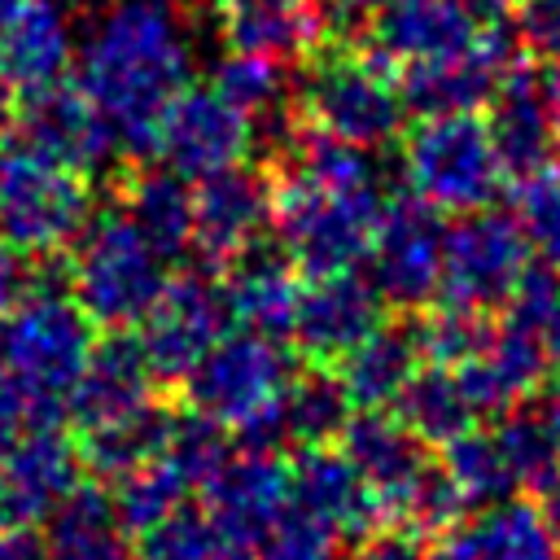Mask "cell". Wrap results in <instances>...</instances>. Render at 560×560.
Returning a JSON list of instances; mask_svg holds the SVG:
<instances>
[{"label":"cell","mask_w":560,"mask_h":560,"mask_svg":"<svg viewBox=\"0 0 560 560\" xmlns=\"http://www.w3.org/2000/svg\"><path fill=\"white\" fill-rule=\"evenodd\" d=\"M192 74V26L179 0H105L74 44V88L105 114L122 153H149L166 101Z\"/></svg>","instance_id":"1"},{"label":"cell","mask_w":560,"mask_h":560,"mask_svg":"<svg viewBox=\"0 0 560 560\" xmlns=\"http://www.w3.org/2000/svg\"><path fill=\"white\" fill-rule=\"evenodd\" d=\"M0 560H48L44 556V538L35 534V525L0 529Z\"/></svg>","instance_id":"44"},{"label":"cell","mask_w":560,"mask_h":560,"mask_svg":"<svg viewBox=\"0 0 560 560\" xmlns=\"http://www.w3.org/2000/svg\"><path fill=\"white\" fill-rule=\"evenodd\" d=\"M276 206V179L262 166L232 162L223 171H210L192 179V236L188 249H197L206 262H228L254 241L267 236Z\"/></svg>","instance_id":"13"},{"label":"cell","mask_w":560,"mask_h":560,"mask_svg":"<svg viewBox=\"0 0 560 560\" xmlns=\"http://www.w3.org/2000/svg\"><path fill=\"white\" fill-rule=\"evenodd\" d=\"M254 140H258V122L241 105H232L214 83H197V88L184 83L158 114L149 153L166 171H175L192 184L210 171L245 162Z\"/></svg>","instance_id":"9"},{"label":"cell","mask_w":560,"mask_h":560,"mask_svg":"<svg viewBox=\"0 0 560 560\" xmlns=\"http://www.w3.org/2000/svg\"><path fill=\"white\" fill-rule=\"evenodd\" d=\"M289 372H293V359L280 346V337L223 328L179 385H184L188 411L214 420L219 429H241L280 394Z\"/></svg>","instance_id":"7"},{"label":"cell","mask_w":560,"mask_h":560,"mask_svg":"<svg viewBox=\"0 0 560 560\" xmlns=\"http://www.w3.org/2000/svg\"><path fill=\"white\" fill-rule=\"evenodd\" d=\"M359 560H433V556H424V551H420V538H416V534L389 529V534L372 538V542L363 547V556H359Z\"/></svg>","instance_id":"43"},{"label":"cell","mask_w":560,"mask_h":560,"mask_svg":"<svg viewBox=\"0 0 560 560\" xmlns=\"http://www.w3.org/2000/svg\"><path fill=\"white\" fill-rule=\"evenodd\" d=\"M486 131H490L508 175L547 166L560 144L551 96H547V74H538L529 66H508L499 88L486 101Z\"/></svg>","instance_id":"19"},{"label":"cell","mask_w":560,"mask_h":560,"mask_svg":"<svg viewBox=\"0 0 560 560\" xmlns=\"http://www.w3.org/2000/svg\"><path fill=\"white\" fill-rule=\"evenodd\" d=\"M109 494H114V508H118L122 525H127L131 534H144V529H153L162 516H171L179 503H188L192 486L158 455V459L131 468L127 477H118V486H114Z\"/></svg>","instance_id":"36"},{"label":"cell","mask_w":560,"mask_h":560,"mask_svg":"<svg viewBox=\"0 0 560 560\" xmlns=\"http://www.w3.org/2000/svg\"><path fill=\"white\" fill-rule=\"evenodd\" d=\"M516 44L560 66V0H516Z\"/></svg>","instance_id":"41"},{"label":"cell","mask_w":560,"mask_h":560,"mask_svg":"<svg viewBox=\"0 0 560 560\" xmlns=\"http://www.w3.org/2000/svg\"><path fill=\"white\" fill-rule=\"evenodd\" d=\"M337 451L354 464V472L372 490V499L381 508V525L389 521L398 499L420 481V472L433 464L424 442L385 407H359V416H350L341 424Z\"/></svg>","instance_id":"18"},{"label":"cell","mask_w":560,"mask_h":560,"mask_svg":"<svg viewBox=\"0 0 560 560\" xmlns=\"http://www.w3.org/2000/svg\"><path fill=\"white\" fill-rule=\"evenodd\" d=\"M13 118H18V96H13V83L0 74V140H9Z\"/></svg>","instance_id":"47"},{"label":"cell","mask_w":560,"mask_h":560,"mask_svg":"<svg viewBox=\"0 0 560 560\" xmlns=\"http://www.w3.org/2000/svg\"><path fill=\"white\" fill-rule=\"evenodd\" d=\"M464 4H468L481 22H490V18H499V13H503L508 4H516V0H464Z\"/></svg>","instance_id":"49"},{"label":"cell","mask_w":560,"mask_h":560,"mask_svg":"<svg viewBox=\"0 0 560 560\" xmlns=\"http://www.w3.org/2000/svg\"><path fill=\"white\" fill-rule=\"evenodd\" d=\"M192 560H254V551H249L245 542H236V538H219L214 547H206V551L192 556Z\"/></svg>","instance_id":"46"},{"label":"cell","mask_w":560,"mask_h":560,"mask_svg":"<svg viewBox=\"0 0 560 560\" xmlns=\"http://www.w3.org/2000/svg\"><path fill=\"white\" fill-rule=\"evenodd\" d=\"M394 416L424 442V446H446L451 438H459L464 429L481 424L472 398H468V385L459 376V368H446V363H429V368H416L411 381L398 389V398L389 402Z\"/></svg>","instance_id":"30"},{"label":"cell","mask_w":560,"mask_h":560,"mask_svg":"<svg viewBox=\"0 0 560 560\" xmlns=\"http://www.w3.org/2000/svg\"><path fill=\"white\" fill-rule=\"evenodd\" d=\"M118 210L158 245V254L166 262H179L188 254V236H192V188L184 175L166 171L162 162L149 171H136L122 188Z\"/></svg>","instance_id":"32"},{"label":"cell","mask_w":560,"mask_h":560,"mask_svg":"<svg viewBox=\"0 0 560 560\" xmlns=\"http://www.w3.org/2000/svg\"><path fill=\"white\" fill-rule=\"evenodd\" d=\"M542 494H547V503H542V516H547V525H551V529H556V538H560V477H556V481H551Z\"/></svg>","instance_id":"48"},{"label":"cell","mask_w":560,"mask_h":560,"mask_svg":"<svg viewBox=\"0 0 560 560\" xmlns=\"http://www.w3.org/2000/svg\"><path fill=\"white\" fill-rule=\"evenodd\" d=\"M302 118L346 144L359 149H385L402 122L407 105L398 92V79L376 61L372 52H324L306 66L298 83Z\"/></svg>","instance_id":"6"},{"label":"cell","mask_w":560,"mask_h":560,"mask_svg":"<svg viewBox=\"0 0 560 560\" xmlns=\"http://www.w3.org/2000/svg\"><path fill=\"white\" fill-rule=\"evenodd\" d=\"M79 446L57 420H35L0 455V521L39 525L79 486Z\"/></svg>","instance_id":"16"},{"label":"cell","mask_w":560,"mask_h":560,"mask_svg":"<svg viewBox=\"0 0 560 560\" xmlns=\"http://www.w3.org/2000/svg\"><path fill=\"white\" fill-rule=\"evenodd\" d=\"M26 424H35V420H31V407H26V398L13 389V381L0 372V455L18 442V433H22Z\"/></svg>","instance_id":"42"},{"label":"cell","mask_w":560,"mask_h":560,"mask_svg":"<svg viewBox=\"0 0 560 560\" xmlns=\"http://www.w3.org/2000/svg\"><path fill=\"white\" fill-rule=\"evenodd\" d=\"M442 236H446L442 210H433L416 192L381 206L363 262H368V284L381 293L385 306L420 311L424 302L438 298Z\"/></svg>","instance_id":"10"},{"label":"cell","mask_w":560,"mask_h":560,"mask_svg":"<svg viewBox=\"0 0 560 560\" xmlns=\"http://www.w3.org/2000/svg\"><path fill=\"white\" fill-rule=\"evenodd\" d=\"M228 276L219 280L223 302H228V319H236V328L249 332H267V337H289V319H293V302H298V267L289 262V254L271 241H254L249 249H241L236 258L223 262Z\"/></svg>","instance_id":"25"},{"label":"cell","mask_w":560,"mask_h":560,"mask_svg":"<svg viewBox=\"0 0 560 560\" xmlns=\"http://www.w3.org/2000/svg\"><path fill=\"white\" fill-rule=\"evenodd\" d=\"M39 525L48 560H131V529L101 486H74Z\"/></svg>","instance_id":"28"},{"label":"cell","mask_w":560,"mask_h":560,"mask_svg":"<svg viewBox=\"0 0 560 560\" xmlns=\"http://www.w3.org/2000/svg\"><path fill=\"white\" fill-rule=\"evenodd\" d=\"M385 315L381 293L368 284V276L350 271H319L298 284L289 341L319 368L337 363L359 337H368Z\"/></svg>","instance_id":"15"},{"label":"cell","mask_w":560,"mask_h":560,"mask_svg":"<svg viewBox=\"0 0 560 560\" xmlns=\"http://www.w3.org/2000/svg\"><path fill=\"white\" fill-rule=\"evenodd\" d=\"M346 542L350 538L332 521H324L293 494H284V503L267 516V525L249 538L254 560H341Z\"/></svg>","instance_id":"34"},{"label":"cell","mask_w":560,"mask_h":560,"mask_svg":"<svg viewBox=\"0 0 560 560\" xmlns=\"http://www.w3.org/2000/svg\"><path fill=\"white\" fill-rule=\"evenodd\" d=\"M214 31L228 52L289 66L324 44L328 13L319 0H214Z\"/></svg>","instance_id":"20"},{"label":"cell","mask_w":560,"mask_h":560,"mask_svg":"<svg viewBox=\"0 0 560 560\" xmlns=\"http://www.w3.org/2000/svg\"><path fill=\"white\" fill-rule=\"evenodd\" d=\"M416 346H420V359L429 363H468L477 359L486 346H490V315L486 311H468V306H455V302H442L438 311H429L416 328Z\"/></svg>","instance_id":"38"},{"label":"cell","mask_w":560,"mask_h":560,"mask_svg":"<svg viewBox=\"0 0 560 560\" xmlns=\"http://www.w3.org/2000/svg\"><path fill=\"white\" fill-rule=\"evenodd\" d=\"M289 494L311 512H319L324 521H332L346 538H359L372 525H381V508L372 490L363 486L354 464L328 442L298 451V464L289 468Z\"/></svg>","instance_id":"27"},{"label":"cell","mask_w":560,"mask_h":560,"mask_svg":"<svg viewBox=\"0 0 560 560\" xmlns=\"http://www.w3.org/2000/svg\"><path fill=\"white\" fill-rule=\"evenodd\" d=\"M512 219H516L529 254L547 267H560V166L556 162L516 175Z\"/></svg>","instance_id":"35"},{"label":"cell","mask_w":560,"mask_h":560,"mask_svg":"<svg viewBox=\"0 0 560 560\" xmlns=\"http://www.w3.org/2000/svg\"><path fill=\"white\" fill-rule=\"evenodd\" d=\"M289 494V464L271 451H254L245 446L241 455L228 451V459L214 468V477L201 486L206 512L210 521L249 547V538L267 525V516L284 503Z\"/></svg>","instance_id":"24"},{"label":"cell","mask_w":560,"mask_h":560,"mask_svg":"<svg viewBox=\"0 0 560 560\" xmlns=\"http://www.w3.org/2000/svg\"><path fill=\"white\" fill-rule=\"evenodd\" d=\"M70 245L66 289L101 328H136L171 280V262L118 206L88 214Z\"/></svg>","instance_id":"3"},{"label":"cell","mask_w":560,"mask_h":560,"mask_svg":"<svg viewBox=\"0 0 560 560\" xmlns=\"http://www.w3.org/2000/svg\"><path fill=\"white\" fill-rule=\"evenodd\" d=\"M529 258L534 254L512 214H499L490 206L468 210L455 223H446L438 293H442V302L490 315V311L508 306L521 276L529 271Z\"/></svg>","instance_id":"8"},{"label":"cell","mask_w":560,"mask_h":560,"mask_svg":"<svg viewBox=\"0 0 560 560\" xmlns=\"http://www.w3.org/2000/svg\"><path fill=\"white\" fill-rule=\"evenodd\" d=\"M433 560H560V538L547 525L542 508L516 494L459 516Z\"/></svg>","instance_id":"23"},{"label":"cell","mask_w":560,"mask_h":560,"mask_svg":"<svg viewBox=\"0 0 560 560\" xmlns=\"http://www.w3.org/2000/svg\"><path fill=\"white\" fill-rule=\"evenodd\" d=\"M13 4H18V0H0V18H4V13L13 9Z\"/></svg>","instance_id":"53"},{"label":"cell","mask_w":560,"mask_h":560,"mask_svg":"<svg viewBox=\"0 0 560 560\" xmlns=\"http://www.w3.org/2000/svg\"><path fill=\"white\" fill-rule=\"evenodd\" d=\"M144 538V556L149 560H192L201 556L206 547H214L219 538H228L206 508H192V503H179L171 516H162L153 529L140 534Z\"/></svg>","instance_id":"40"},{"label":"cell","mask_w":560,"mask_h":560,"mask_svg":"<svg viewBox=\"0 0 560 560\" xmlns=\"http://www.w3.org/2000/svg\"><path fill=\"white\" fill-rule=\"evenodd\" d=\"M481 31L486 22L464 0H389L372 9L368 52L385 66H407L420 57L451 52Z\"/></svg>","instance_id":"22"},{"label":"cell","mask_w":560,"mask_h":560,"mask_svg":"<svg viewBox=\"0 0 560 560\" xmlns=\"http://www.w3.org/2000/svg\"><path fill=\"white\" fill-rule=\"evenodd\" d=\"M232 105H241L254 122H262L267 114H280L284 101H289V70L284 61H271V57H249V52H228L219 66H214V79H210Z\"/></svg>","instance_id":"37"},{"label":"cell","mask_w":560,"mask_h":560,"mask_svg":"<svg viewBox=\"0 0 560 560\" xmlns=\"http://www.w3.org/2000/svg\"><path fill=\"white\" fill-rule=\"evenodd\" d=\"M538 411H542V420L551 424V433H556V442H560V385L547 394V402H542Z\"/></svg>","instance_id":"50"},{"label":"cell","mask_w":560,"mask_h":560,"mask_svg":"<svg viewBox=\"0 0 560 560\" xmlns=\"http://www.w3.org/2000/svg\"><path fill=\"white\" fill-rule=\"evenodd\" d=\"M402 175L420 201L442 214H468L494 206L503 192V162L477 114H433L407 131Z\"/></svg>","instance_id":"5"},{"label":"cell","mask_w":560,"mask_h":560,"mask_svg":"<svg viewBox=\"0 0 560 560\" xmlns=\"http://www.w3.org/2000/svg\"><path fill=\"white\" fill-rule=\"evenodd\" d=\"M332 368H337L332 376L346 389L350 407H389L398 398V389L411 381V372L420 368V346H416L411 328L381 319Z\"/></svg>","instance_id":"29"},{"label":"cell","mask_w":560,"mask_h":560,"mask_svg":"<svg viewBox=\"0 0 560 560\" xmlns=\"http://www.w3.org/2000/svg\"><path fill=\"white\" fill-rule=\"evenodd\" d=\"M92 319L57 280H31L0 315V372L26 398L31 420H57L92 350Z\"/></svg>","instance_id":"2"},{"label":"cell","mask_w":560,"mask_h":560,"mask_svg":"<svg viewBox=\"0 0 560 560\" xmlns=\"http://www.w3.org/2000/svg\"><path fill=\"white\" fill-rule=\"evenodd\" d=\"M153 385H158V376H153L140 341L127 337V328H109L105 341H92L88 363H83V372L66 398V411L83 429H92V424L114 420L131 407H144L153 398Z\"/></svg>","instance_id":"26"},{"label":"cell","mask_w":560,"mask_h":560,"mask_svg":"<svg viewBox=\"0 0 560 560\" xmlns=\"http://www.w3.org/2000/svg\"><path fill=\"white\" fill-rule=\"evenodd\" d=\"M228 328V302L219 280L188 271L171 276L158 302L140 319V350L158 381H184L188 368L214 346V337Z\"/></svg>","instance_id":"11"},{"label":"cell","mask_w":560,"mask_h":560,"mask_svg":"<svg viewBox=\"0 0 560 560\" xmlns=\"http://www.w3.org/2000/svg\"><path fill=\"white\" fill-rule=\"evenodd\" d=\"M512 66V39L499 31H481L468 44L420 57L398 66V92L407 114L433 118V114H477L486 109L490 92L499 88L503 70Z\"/></svg>","instance_id":"12"},{"label":"cell","mask_w":560,"mask_h":560,"mask_svg":"<svg viewBox=\"0 0 560 560\" xmlns=\"http://www.w3.org/2000/svg\"><path fill=\"white\" fill-rule=\"evenodd\" d=\"M175 411L162 407L158 398H149L144 407H131L114 420H101L92 429H83V446H79V464L92 468L105 481L127 477L131 468L149 464L162 455L166 438H171Z\"/></svg>","instance_id":"31"},{"label":"cell","mask_w":560,"mask_h":560,"mask_svg":"<svg viewBox=\"0 0 560 560\" xmlns=\"http://www.w3.org/2000/svg\"><path fill=\"white\" fill-rule=\"evenodd\" d=\"M508 311H512L508 319L534 337L547 372H560V271L547 262L542 267L529 262L516 293L508 298Z\"/></svg>","instance_id":"39"},{"label":"cell","mask_w":560,"mask_h":560,"mask_svg":"<svg viewBox=\"0 0 560 560\" xmlns=\"http://www.w3.org/2000/svg\"><path fill=\"white\" fill-rule=\"evenodd\" d=\"M74 22L61 0H18L0 18V74L13 92H39L74 66Z\"/></svg>","instance_id":"21"},{"label":"cell","mask_w":560,"mask_h":560,"mask_svg":"<svg viewBox=\"0 0 560 560\" xmlns=\"http://www.w3.org/2000/svg\"><path fill=\"white\" fill-rule=\"evenodd\" d=\"M26 284H31V271H26L22 254H13V249L4 245V249H0V315L26 293Z\"/></svg>","instance_id":"45"},{"label":"cell","mask_w":560,"mask_h":560,"mask_svg":"<svg viewBox=\"0 0 560 560\" xmlns=\"http://www.w3.org/2000/svg\"><path fill=\"white\" fill-rule=\"evenodd\" d=\"M346 420H350L346 389L337 385L332 372L311 368V372H289L280 394L254 420H245L236 433L245 446L280 455V451H306V446L337 442Z\"/></svg>","instance_id":"17"},{"label":"cell","mask_w":560,"mask_h":560,"mask_svg":"<svg viewBox=\"0 0 560 560\" xmlns=\"http://www.w3.org/2000/svg\"><path fill=\"white\" fill-rule=\"evenodd\" d=\"M92 214L88 179L26 140H0V241L13 254L48 258L66 249Z\"/></svg>","instance_id":"4"},{"label":"cell","mask_w":560,"mask_h":560,"mask_svg":"<svg viewBox=\"0 0 560 560\" xmlns=\"http://www.w3.org/2000/svg\"><path fill=\"white\" fill-rule=\"evenodd\" d=\"M350 4H354V9H368V13H372V9H381V4H389V0H350Z\"/></svg>","instance_id":"52"},{"label":"cell","mask_w":560,"mask_h":560,"mask_svg":"<svg viewBox=\"0 0 560 560\" xmlns=\"http://www.w3.org/2000/svg\"><path fill=\"white\" fill-rule=\"evenodd\" d=\"M486 429L499 446V459L516 494H542L560 477V442L542 420V411L508 407L494 420H486Z\"/></svg>","instance_id":"33"},{"label":"cell","mask_w":560,"mask_h":560,"mask_svg":"<svg viewBox=\"0 0 560 560\" xmlns=\"http://www.w3.org/2000/svg\"><path fill=\"white\" fill-rule=\"evenodd\" d=\"M18 140H26L35 153L88 175H101L114 166V158L122 153L114 127L105 122V114L74 88V83H52L39 92H26L22 109H18Z\"/></svg>","instance_id":"14"},{"label":"cell","mask_w":560,"mask_h":560,"mask_svg":"<svg viewBox=\"0 0 560 560\" xmlns=\"http://www.w3.org/2000/svg\"><path fill=\"white\" fill-rule=\"evenodd\" d=\"M547 96H551V114H556V131H560V66H556V74H547Z\"/></svg>","instance_id":"51"}]
</instances>
